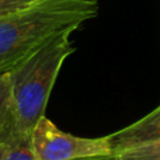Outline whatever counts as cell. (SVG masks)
<instances>
[{
    "mask_svg": "<svg viewBox=\"0 0 160 160\" xmlns=\"http://www.w3.org/2000/svg\"><path fill=\"white\" fill-rule=\"evenodd\" d=\"M38 0H0V18L14 14Z\"/></svg>",
    "mask_w": 160,
    "mask_h": 160,
    "instance_id": "cell-7",
    "label": "cell"
},
{
    "mask_svg": "<svg viewBox=\"0 0 160 160\" xmlns=\"http://www.w3.org/2000/svg\"><path fill=\"white\" fill-rule=\"evenodd\" d=\"M75 47L70 34H63L34 56L8 72V128L2 141L31 139L34 128L45 117L51 91L63 62Z\"/></svg>",
    "mask_w": 160,
    "mask_h": 160,
    "instance_id": "cell-2",
    "label": "cell"
},
{
    "mask_svg": "<svg viewBox=\"0 0 160 160\" xmlns=\"http://www.w3.org/2000/svg\"><path fill=\"white\" fill-rule=\"evenodd\" d=\"M6 149H7V143H6L4 141H2V139H0V160L4 159Z\"/></svg>",
    "mask_w": 160,
    "mask_h": 160,
    "instance_id": "cell-10",
    "label": "cell"
},
{
    "mask_svg": "<svg viewBox=\"0 0 160 160\" xmlns=\"http://www.w3.org/2000/svg\"><path fill=\"white\" fill-rule=\"evenodd\" d=\"M3 160H38L34 153L31 139H10Z\"/></svg>",
    "mask_w": 160,
    "mask_h": 160,
    "instance_id": "cell-6",
    "label": "cell"
},
{
    "mask_svg": "<svg viewBox=\"0 0 160 160\" xmlns=\"http://www.w3.org/2000/svg\"><path fill=\"white\" fill-rule=\"evenodd\" d=\"M8 86H10V79H8V75H7V73H6V75H0V96H2V94L7 90Z\"/></svg>",
    "mask_w": 160,
    "mask_h": 160,
    "instance_id": "cell-9",
    "label": "cell"
},
{
    "mask_svg": "<svg viewBox=\"0 0 160 160\" xmlns=\"http://www.w3.org/2000/svg\"><path fill=\"white\" fill-rule=\"evenodd\" d=\"M111 160H160V138L119 150Z\"/></svg>",
    "mask_w": 160,
    "mask_h": 160,
    "instance_id": "cell-5",
    "label": "cell"
},
{
    "mask_svg": "<svg viewBox=\"0 0 160 160\" xmlns=\"http://www.w3.org/2000/svg\"><path fill=\"white\" fill-rule=\"evenodd\" d=\"M31 145L38 160H111L114 156L108 136H75L61 131L47 117L34 128Z\"/></svg>",
    "mask_w": 160,
    "mask_h": 160,
    "instance_id": "cell-3",
    "label": "cell"
},
{
    "mask_svg": "<svg viewBox=\"0 0 160 160\" xmlns=\"http://www.w3.org/2000/svg\"><path fill=\"white\" fill-rule=\"evenodd\" d=\"M8 90H10V86L4 93L0 96V136H3L7 132L8 128Z\"/></svg>",
    "mask_w": 160,
    "mask_h": 160,
    "instance_id": "cell-8",
    "label": "cell"
},
{
    "mask_svg": "<svg viewBox=\"0 0 160 160\" xmlns=\"http://www.w3.org/2000/svg\"><path fill=\"white\" fill-rule=\"evenodd\" d=\"M98 14L97 0H38L0 18V75Z\"/></svg>",
    "mask_w": 160,
    "mask_h": 160,
    "instance_id": "cell-1",
    "label": "cell"
},
{
    "mask_svg": "<svg viewBox=\"0 0 160 160\" xmlns=\"http://www.w3.org/2000/svg\"><path fill=\"white\" fill-rule=\"evenodd\" d=\"M158 138H160V105L136 122L108 135L114 153Z\"/></svg>",
    "mask_w": 160,
    "mask_h": 160,
    "instance_id": "cell-4",
    "label": "cell"
}]
</instances>
